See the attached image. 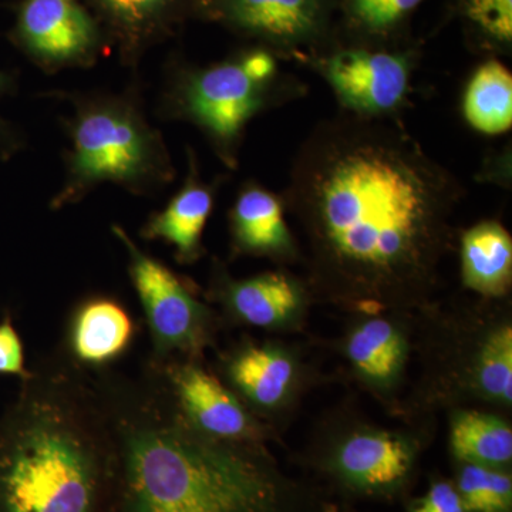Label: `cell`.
I'll return each instance as SVG.
<instances>
[{
	"instance_id": "6da1fadb",
	"label": "cell",
	"mask_w": 512,
	"mask_h": 512,
	"mask_svg": "<svg viewBox=\"0 0 512 512\" xmlns=\"http://www.w3.org/2000/svg\"><path fill=\"white\" fill-rule=\"evenodd\" d=\"M461 192L393 121L353 113L319 124L286 192L312 288L370 315L424 305L450 249Z\"/></svg>"
},
{
	"instance_id": "7a4b0ae2",
	"label": "cell",
	"mask_w": 512,
	"mask_h": 512,
	"mask_svg": "<svg viewBox=\"0 0 512 512\" xmlns=\"http://www.w3.org/2000/svg\"><path fill=\"white\" fill-rule=\"evenodd\" d=\"M100 382L117 450L107 512H320L258 440L195 427L156 365L140 383Z\"/></svg>"
},
{
	"instance_id": "3957f363",
	"label": "cell",
	"mask_w": 512,
	"mask_h": 512,
	"mask_svg": "<svg viewBox=\"0 0 512 512\" xmlns=\"http://www.w3.org/2000/svg\"><path fill=\"white\" fill-rule=\"evenodd\" d=\"M117 474L100 379L40 363L0 417V512H107Z\"/></svg>"
},
{
	"instance_id": "277c9868",
	"label": "cell",
	"mask_w": 512,
	"mask_h": 512,
	"mask_svg": "<svg viewBox=\"0 0 512 512\" xmlns=\"http://www.w3.org/2000/svg\"><path fill=\"white\" fill-rule=\"evenodd\" d=\"M69 128L72 148L53 210L76 204L103 183L143 194L173 178L163 137L127 97L76 100Z\"/></svg>"
},
{
	"instance_id": "5b68a950",
	"label": "cell",
	"mask_w": 512,
	"mask_h": 512,
	"mask_svg": "<svg viewBox=\"0 0 512 512\" xmlns=\"http://www.w3.org/2000/svg\"><path fill=\"white\" fill-rule=\"evenodd\" d=\"M276 62L266 50L255 49L234 59L184 73L170 103L174 113L194 121L218 148L231 157L245 124L261 109Z\"/></svg>"
},
{
	"instance_id": "8992f818",
	"label": "cell",
	"mask_w": 512,
	"mask_h": 512,
	"mask_svg": "<svg viewBox=\"0 0 512 512\" xmlns=\"http://www.w3.org/2000/svg\"><path fill=\"white\" fill-rule=\"evenodd\" d=\"M128 255V271L138 293L157 359L174 353H195L208 336L207 309L195 299L183 279L137 247L120 225H113Z\"/></svg>"
},
{
	"instance_id": "52a82bcc",
	"label": "cell",
	"mask_w": 512,
	"mask_h": 512,
	"mask_svg": "<svg viewBox=\"0 0 512 512\" xmlns=\"http://www.w3.org/2000/svg\"><path fill=\"white\" fill-rule=\"evenodd\" d=\"M9 40L47 73L93 66L107 47L80 0H20Z\"/></svg>"
},
{
	"instance_id": "ba28073f",
	"label": "cell",
	"mask_w": 512,
	"mask_h": 512,
	"mask_svg": "<svg viewBox=\"0 0 512 512\" xmlns=\"http://www.w3.org/2000/svg\"><path fill=\"white\" fill-rule=\"evenodd\" d=\"M96 20L106 45L126 66L173 37L192 15L188 0H80Z\"/></svg>"
},
{
	"instance_id": "9c48e42d",
	"label": "cell",
	"mask_w": 512,
	"mask_h": 512,
	"mask_svg": "<svg viewBox=\"0 0 512 512\" xmlns=\"http://www.w3.org/2000/svg\"><path fill=\"white\" fill-rule=\"evenodd\" d=\"M156 366L188 420L204 433L227 440H258L255 421L231 390L207 370L173 357Z\"/></svg>"
},
{
	"instance_id": "30bf717a",
	"label": "cell",
	"mask_w": 512,
	"mask_h": 512,
	"mask_svg": "<svg viewBox=\"0 0 512 512\" xmlns=\"http://www.w3.org/2000/svg\"><path fill=\"white\" fill-rule=\"evenodd\" d=\"M325 74L346 109L360 116L396 109L409 86V64L392 53L345 50L330 57Z\"/></svg>"
},
{
	"instance_id": "8fae6325",
	"label": "cell",
	"mask_w": 512,
	"mask_h": 512,
	"mask_svg": "<svg viewBox=\"0 0 512 512\" xmlns=\"http://www.w3.org/2000/svg\"><path fill=\"white\" fill-rule=\"evenodd\" d=\"M319 0H222L214 19L272 43L302 42L319 29Z\"/></svg>"
},
{
	"instance_id": "7c38bea8",
	"label": "cell",
	"mask_w": 512,
	"mask_h": 512,
	"mask_svg": "<svg viewBox=\"0 0 512 512\" xmlns=\"http://www.w3.org/2000/svg\"><path fill=\"white\" fill-rule=\"evenodd\" d=\"M412 463L410 444L382 431L353 434L338 453L339 473L362 490H387L402 483Z\"/></svg>"
},
{
	"instance_id": "4fadbf2b",
	"label": "cell",
	"mask_w": 512,
	"mask_h": 512,
	"mask_svg": "<svg viewBox=\"0 0 512 512\" xmlns=\"http://www.w3.org/2000/svg\"><path fill=\"white\" fill-rule=\"evenodd\" d=\"M134 323L119 302L89 299L74 312L69 345L77 365L104 366L123 355L134 338Z\"/></svg>"
},
{
	"instance_id": "5bb4252c",
	"label": "cell",
	"mask_w": 512,
	"mask_h": 512,
	"mask_svg": "<svg viewBox=\"0 0 512 512\" xmlns=\"http://www.w3.org/2000/svg\"><path fill=\"white\" fill-rule=\"evenodd\" d=\"M212 192L191 175L187 184L168 202L163 211L150 217L141 237L163 239L177 249L181 264H190L200 256L202 231L212 211Z\"/></svg>"
},
{
	"instance_id": "9a60e30c",
	"label": "cell",
	"mask_w": 512,
	"mask_h": 512,
	"mask_svg": "<svg viewBox=\"0 0 512 512\" xmlns=\"http://www.w3.org/2000/svg\"><path fill=\"white\" fill-rule=\"evenodd\" d=\"M464 284L481 295L503 296L512 278V239L495 221L468 229L461 244Z\"/></svg>"
},
{
	"instance_id": "2e32d148",
	"label": "cell",
	"mask_w": 512,
	"mask_h": 512,
	"mask_svg": "<svg viewBox=\"0 0 512 512\" xmlns=\"http://www.w3.org/2000/svg\"><path fill=\"white\" fill-rule=\"evenodd\" d=\"M235 244L244 252L285 255L293 249L281 201L271 192L251 187L242 191L231 214Z\"/></svg>"
},
{
	"instance_id": "e0dca14e",
	"label": "cell",
	"mask_w": 512,
	"mask_h": 512,
	"mask_svg": "<svg viewBox=\"0 0 512 512\" xmlns=\"http://www.w3.org/2000/svg\"><path fill=\"white\" fill-rule=\"evenodd\" d=\"M224 299L242 322L271 328L296 312L301 305V291L286 275L264 274L229 282Z\"/></svg>"
},
{
	"instance_id": "ac0fdd59",
	"label": "cell",
	"mask_w": 512,
	"mask_h": 512,
	"mask_svg": "<svg viewBox=\"0 0 512 512\" xmlns=\"http://www.w3.org/2000/svg\"><path fill=\"white\" fill-rule=\"evenodd\" d=\"M232 384L249 402L271 409L284 400L293 379L291 359L268 346H248L228 363Z\"/></svg>"
},
{
	"instance_id": "d6986e66",
	"label": "cell",
	"mask_w": 512,
	"mask_h": 512,
	"mask_svg": "<svg viewBox=\"0 0 512 512\" xmlns=\"http://www.w3.org/2000/svg\"><path fill=\"white\" fill-rule=\"evenodd\" d=\"M468 123L484 134H503L512 126V74L498 60L478 67L464 97Z\"/></svg>"
},
{
	"instance_id": "ffe728a7",
	"label": "cell",
	"mask_w": 512,
	"mask_h": 512,
	"mask_svg": "<svg viewBox=\"0 0 512 512\" xmlns=\"http://www.w3.org/2000/svg\"><path fill=\"white\" fill-rule=\"evenodd\" d=\"M348 355L357 372L370 382L389 383L402 369L406 342L389 320L370 319L350 336Z\"/></svg>"
},
{
	"instance_id": "44dd1931",
	"label": "cell",
	"mask_w": 512,
	"mask_h": 512,
	"mask_svg": "<svg viewBox=\"0 0 512 512\" xmlns=\"http://www.w3.org/2000/svg\"><path fill=\"white\" fill-rule=\"evenodd\" d=\"M451 448L467 464L500 467L512 458V430L491 414H458L451 427Z\"/></svg>"
},
{
	"instance_id": "7402d4cb",
	"label": "cell",
	"mask_w": 512,
	"mask_h": 512,
	"mask_svg": "<svg viewBox=\"0 0 512 512\" xmlns=\"http://www.w3.org/2000/svg\"><path fill=\"white\" fill-rule=\"evenodd\" d=\"M476 383L487 399L512 402V329L501 325L485 339L477 359Z\"/></svg>"
},
{
	"instance_id": "603a6c76",
	"label": "cell",
	"mask_w": 512,
	"mask_h": 512,
	"mask_svg": "<svg viewBox=\"0 0 512 512\" xmlns=\"http://www.w3.org/2000/svg\"><path fill=\"white\" fill-rule=\"evenodd\" d=\"M458 494L466 512L511 511V477L494 467L466 463L458 478Z\"/></svg>"
},
{
	"instance_id": "cb8c5ba5",
	"label": "cell",
	"mask_w": 512,
	"mask_h": 512,
	"mask_svg": "<svg viewBox=\"0 0 512 512\" xmlns=\"http://www.w3.org/2000/svg\"><path fill=\"white\" fill-rule=\"evenodd\" d=\"M470 28L495 46H511L512 0H458Z\"/></svg>"
},
{
	"instance_id": "d4e9b609",
	"label": "cell",
	"mask_w": 512,
	"mask_h": 512,
	"mask_svg": "<svg viewBox=\"0 0 512 512\" xmlns=\"http://www.w3.org/2000/svg\"><path fill=\"white\" fill-rule=\"evenodd\" d=\"M423 0H352L353 15L370 30L392 29L413 12Z\"/></svg>"
},
{
	"instance_id": "484cf974",
	"label": "cell",
	"mask_w": 512,
	"mask_h": 512,
	"mask_svg": "<svg viewBox=\"0 0 512 512\" xmlns=\"http://www.w3.org/2000/svg\"><path fill=\"white\" fill-rule=\"evenodd\" d=\"M0 375L18 376L22 380L30 375L22 339L9 316L0 322Z\"/></svg>"
},
{
	"instance_id": "4316f807",
	"label": "cell",
	"mask_w": 512,
	"mask_h": 512,
	"mask_svg": "<svg viewBox=\"0 0 512 512\" xmlns=\"http://www.w3.org/2000/svg\"><path fill=\"white\" fill-rule=\"evenodd\" d=\"M413 512H466V508L453 485L436 483Z\"/></svg>"
},
{
	"instance_id": "83f0119b",
	"label": "cell",
	"mask_w": 512,
	"mask_h": 512,
	"mask_svg": "<svg viewBox=\"0 0 512 512\" xmlns=\"http://www.w3.org/2000/svg\"><path fill=\"white\" fill-rule=\"evenodd\" d=\"M15 80L9 74L0 72V100L12 92ZM22 147V138L9 121L0 116V157L10 158Z\"/></svg>"
},
{
	"instance_id": "f1b7e54d",
	"label": "cell",
	"mask_w": 512,
	"mask_h": 512,
	"mask_svg": "<svg viewBox=\"0 0 512 512\" xmlns=\"http://www.w3.org/2000/svg\"><path fill=\"white\" fill-rule=\"evenodd\" d=\"M188 2H190L192 15L207 16V18L214 19L222 0H188Z\"/></svg>"
}]
</instances>
